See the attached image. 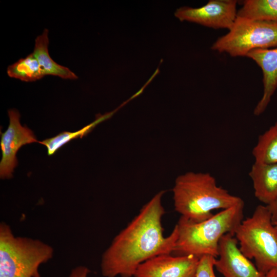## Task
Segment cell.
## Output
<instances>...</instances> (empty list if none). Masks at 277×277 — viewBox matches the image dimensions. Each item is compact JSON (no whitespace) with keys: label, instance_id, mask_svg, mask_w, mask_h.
<instances>
[{"label":"cell","instance_id":"obj_1","mask_svg":"<svg viewBox=\"0 0 277 277\" xmlns=\"http://www.w3.org/2000/svg\"><path fill=\"white\" fill-rule=\"evenodd\" d=\"M164 191L156 194L113 239L103 254L101 271L105 277L134 276L142 263L155 256L174 251L178 238L176 225L163 234L162 204Z\"/></svg>","mask_w":277,"mask_h":277},{"label":"cell","instance_id":"obj_2","mask_svg":"<svg viewBox=\"0 0 277 277\" xmlns=\"http://www.w3.org/2000/svg\"><path fill=\"white\" fill-rule=\"evenodd\" d=\"M174 209L193 222L212 216V211L230 208L243 202L218 186L209 173L188 172L177 177L172 189Z\"/></svg>","mask_w":277,"mask_h":277},{"label":"cell","instance_id":"obj_3","mask_svg":"<svg viewBox=\"0 0 277 277\" xmlns=\"http://www.w3.org/2000/svg\"><path fill=\"white\" fill-rule=\"evenodd\" d=\"M244 202L223 209L201 222H193L181 216L176 224L178 238L173 252L180 255L198 258L209 255L217 258L221 238L234 232L243 220Z\"/></svg>","mask_w":277,"mask_h":277},{"label":"cell","instance_id":"obj_4","mask_svg":"<svg viewBox=\"0 0 277 277\" xmlns=\"http://www.w3.org/2000/svg\"><path fill=\"white\" fill-rule=\"evenodd\" d=\"M239 248L249 259H254L265 275L277 269V228L265 205L258 206L252 215L242 220L234 232Z\"/></svg>","mask_w":277,"mask_h":277},{"label":"cell","instance_id":"obj_5","mask_svg":"<svg viewBox=\"0 0 277 277\" xmlns=\"http://www.w3.org/2000/svg\"><path fill=\"white\" fill-rule=\"evenodd\" d=\"M53 249L38 239L16 236L0 225V277H41L39 266L52 259Z\"/></svg>","mask_w":277,"mask_h":277},{"label":"cell","instance_id":"obj_6","mask_svg":"<svg viewBox=\"0 0 277 277\" xmlns=\"http://www.w3.org/2000/svg\"><path fill=\"white\" fill-rule=\"evenodd\" d=\"M277 47V22L238 16L226 34L218 38L211 49L232 57L246 56L258 49Z\"/></svg>","mask_w":277,"mask_h":277},{"label":"cell","instance_id":"obj_7","mask_svg":"<svg viewBox=\"0 0 277 277\" xmlns=\"http://www.w3.org/2000/svg\"><path fill=\"white\" fill-rule=\"evenodd\" d=\"M9 124L4 132H1L0 146L2 153L0 162V177L8 179L13 176L18 164L16 153L23 146L38 143L33 131L20 123V114L16 109L8 111Z\"/></svg>","mask_w":277,"mask_h":277},{"label":"cell","instance_id":"obj_8","mask_svg":"<svg viewBox=\"0 0 277 277\" xmlns=\"http://www.w3.org/2000/svg\"><path fill=\"white\" fill-rule=\"evenodd\" d=\"M236 0H210L199 8L182 7L174 15L181 21H188L213 29L229 30L236 19Z\"/></svg>","mask_w":277,"mask_h":277},{"label":"cell","instance_id":"obj_9","mask_svg":"<svg viewBox=\"0 0 277 277\" xmlns=\"http://www.w3.org/2000/svg\"><path fill=\"white\" fill-rule=\"evenodd\" d=\"M214 267L224 277H265L256 265L240 250L234 234L227 233L221 239Z\"/></svg>","mask_w":277,"mask_h":277},{"label":"cell","instance_id":"obj_10","mask_svg":"<svg viewBox=\"0 0 277 277\" xmlns=\"http://www.w3.org/2000/svg\"><path fill=\"white\" fill-rule=\"evenodd\" d=\"M200 258L193 255L176 256L163 254L139 265L135 277H195Z\"/></svg>","mask_w":277,"mask_h":277},{"label":"cell","instance_id":"obj_11","mask_svg":"<svg viewBox=\"0 0 277 277\" xmlns=\"http://www.w3.org/2000/svg\"><path fill=\"white\" fill-rule=\"evenodd\" d=\"M246 56L253 60L262 70L263 93L253 111L258 116L266 110L277 88V47L255 49Z\"/></svg>","mask_w":277,"mask_h":277},{"label":"cell","instance_id":"obj_12","mask_svg":"<svg viewBox=\"0 0 277 277\" xmlns=\"http://www.w3.org/2000/svg\"><path fill=\"white\" fill-rule=\"evenodd\" d=\"M255 197L265 205L277 199V163L255 162L249 172Z\"/></svg>","mask_w":277,"mask_h":277},{"label":"cell","instance_id":"obj_13","mask_svg":"<svg viewBox=\"0 0 277 277\" xmlns=\"http://www.w3.org/2000/svg\"><path fill=\"white\" fill-rule=\"evenodd\" d=\"M49 31L45 29L37 36L32 52L43 69L45 75L56 76L65 80H76L77 76L68 68L62 66L51 57L48 51Z\"/></svg>","mask_w":277,"mask_h":277},{"label":"cell","instance_id":"obj_14","mask_svg":"<svg viewBox=\"0 0 277 277\" xmlns=\"http://www.w3.org/2000/svg\"><path fill=\"white\" fill-rule=\"evenodd\" d=\"M237 16L249 19L277 22V0H245Z\"/></svg>","mask_w":277,"mask_h":277},{"label":"cell","instance_id":"obj_15","mask_svg":"<svg viewBox=\"0 0 277 277\" xmlns=\"http://www.w3.org/2000/svg\"><path fill=\"white\" fill-rule=\"evenodd\" d=\"M252 154L255 162L277 163V123L259 136Z\"/></svg>","mask_w":277,"mask_h":277},{"label":"cell","instance_id":"obj_16","mask_svg":"<svg viewBox=\"0 0 277 277\" xmlns=\"http://www.w3.org/2000/svg\"><path fill=\"white\" fill-rule=\"evenodd\" d=\"M7 72L10 77L27 82L36 81L46 75L33 53L9 65Z\"/></svg>","mask_w":277,"mask_h":277},{"label":"cell","instance_id":"obj_17","mask_svg":"<svg viewBox=\"0 0 277 277\" xmlns=\"http://www.w3.org/2000/svg\"><path fill=\"white\" fill-rule=\"evenodd\" d=\"M112 114V112L101 116L93 123L77 131L74 132L63 131L55 136L45 139L42 141H38V143L44 145L46 147L49 156L52 155L62 147L71 140L82 138L86 135L97 124L108 118Z\"/></svg>","mask_w":277,"mask_h":277},{"label":"cell","instance_id":"obj_18","mask_svg":"<svg viewBox=\"0 0 277 277\" xmlns=\"http://www.w3.org/2000/svg\"><path fill=\"white\" fill-rule=\"evenodd\" d=\"M215 258L209 255L200 258L195 277H216L214 271Z\"/></svg>","mask_w":277,"mask_h":277},{"label":"cell","instance_id":"obj_19","mask_svg":"<svg viewBox=\"0 0 277 277\" xmlns=\"http://www.w3.org/2000/svg\"><path fill=\"white\" fill-rule=\"evenodd\" d=\"M89 270L85 266H80L74 268L69 277H87Z\"/></svg>","mask_w":277,"mask_h":277},{"label":"cell","instance_id":"obj_20","mask_svg":"<svg viewBox=\"0 0 277 277\" xmlns=\"http://www.w3.org/2000/svg\"><path fill=\"white\" fill-rule=\"evenodd\" d=\"M267 206L271 213L273 222H277V199Z\"/></svg>","mask_w":277,"mask_h":277},{"label":"cell","instance_id":"obj_21","mask_svg":"<svg viewBox=\"0 0 277 277\" xmlns=\"http://www.w3.org/2000/svg\"><path fill=\"white\" fill-rule=\"evenodd\" d=\"M265 277H277V269H273L268 272Z\"/></svg>","mask_w":277,"mask_h":277},{"label":"cell","instance_id":"obj_22","mask_svg":"<svg viewBox=\"0 0 277 277\" xmlns=\"http://www.w3.org/2000/svg\"><path fill=\"white\" fill-rule=\"evenodd\" d=\"M274 224L275 225V226L277 228V222L274 223Z\"/></svg>","mask_w":277,"mask_h":277}]
</instances>
